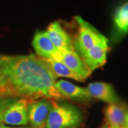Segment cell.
Wrapping results in <instances>:
<instances>
[{
    "instance_id": "obj_1",
    "label": "cell",
    "mask_w": 128,
    "mask_h": 128,
    "mask_svg": "<svg viewBox=\"0 0 128 128\" xmlns=\"http://www.w3.org/2000/svg\"><path fill=\"white\" fill-rule=\"evenodd\" d=\"M56 76L44 58L34 54L0 55V98L64 100Z\"/></svg>"
},
{
    "instance_id": "obj_2",
    "label": "cell",
    "mask_w": 128,
    "mask_h": 128,
    "mask_svg": "<svg viewBox=\"0 0 128 128\" xmlns=\"http://www.w3.org/2000/svg\"><path fill=\"white\" fill-rule=\"evenodd\" d=\"M82 122V114L76 107L51 101L46 128H78Z\"/></svg>"
},
{
    "instance_id": "obj_3",
    "label": "cell",
    "mask_w": 128,
    "mask_h": 128,
    "mask_svg": "<svg viewBox=\"0 0 128 128\" xmlns=\"http://www.w3.org/2000/svg\"><path fill=\"white\" fill-rule=\"evenodd\" d=\"M75 21L77 32L73 39V48L80 56L97 44L108 41L104 35L82 17L76 16Z\"/></svg>"
},
{
    "instance_id": "obj_4",
    "label": "cell",
    "mask_w": 128,
    "mask_h": 128,
    "mask_svg": "<svg viewBox=\"0 0 128 128\" xmlns=\"http://www.w3.org/2000/svg\"><path fill=\"white\" fill-rule=\"evenodd\" d=\"M32 101L20 98L14 102L6 104L2 115V124L13 126L28 124V108Z\"/></svg>"
},
{
    "instance_id": "obj_5",
    "label": "cell",
    "mask_w": 128,
    "mask_h": 128,
    "mask_svg": "<svg viewBox=\"0 0 128 128\" xmlns=\"http://www.w3.org/2000/svg\"><path fill=\"white\" fill-rule=\"evenodd\" d=\"M32 46L38 57L62 62L60 50L51 42L46 32H37L32 41Z\"/></svg>"
},
{
    "instance_id": "obj_6",
    "label": "cell",
    "mask_w": 128,
    "mask_h": 128,
    "mask_svg": "<svg viewBox=\"0 0 128 128\" xmlns=\"http://www.w3.org/2000/svg\"><path fill=\"white\" fill-rule=\"evenodd\" d=\"M51 100L39 99L32 101L28 108V123L32 128H46L51 107Z\"/></svg>"
},
{
    "instance_id": "obj_7",
    "label": "cell",
    "mask_w": 128,
    "mask_h": 128,
    "mask_svg": "<svg viewBox=\"0 0 128 128\" xmlns=\"http://www.w3.org/2000/svg\"><path fill=\"white\" fill-rule=\"evenodd\" d=\"M108 41H105L93 46L80 56L84 63L92 72L102 66L107 60V54L110 48Z\"/></svg>"
},
{
    "instance_id": "obj_8",
    "label": "cell",
    "mask_w": 128,
    "mask_h": 128,
    "mask_svg": "<svg viewBox=\"0 0 128 128\" xmlns=\"http://www.w3.org/2000/svg\"><path fill=\"white\" fill-rule=\"evenodd\" d=\"M46 32L51 42L60 51L74 50L72 37L59 22H55L50 24Z\"/></svg>"
},
{
    "instance_id": "obj_9",
    "label": "cell",
    "mask_w": 128,
    "mask_h": 128,
    "mask_svg": "<svg viewBox=\"0 0 128 128\" xmlns=\"http://www.w3.org/2000/svg\"><path fill=\"white\" fill-rule=\"evenodd\" d=\"M105 116L111 128H128V108L122 103L109 104L105 108Z\"/></svg>"
},
{
    "instance_id": "obj_10",
    "label": "cell",
    "mask_w": 128,
    "mask_h": 128,
    "mask_svg": "<svg viewBox=\"0 0 128 128\" xmlns=\"http://www.w3.org/2000/svg\"><path fill=\"white\" fill-rule=\"evenodd\" d=\"M55 88L64 99L87 102L91 100V97L86 88L79 87L64 80H60L55 83Z\"/></svg>"
},
{
    "instance_id": "obj_11",
    "label": "cell",
    "mask_w": 128,
    "mask_h": 128,
    "mask_svg": "<svg viewBox=\"0 0 128 128\" xmlns=\"http://www.w3.org/2000/svg\"><path fill=\"white\" fill-rule=\"evenodd\" d=\"M60 52L62 54V63L73 73L78 75L83 80L90 76L92 71L75 50H64Z\"/></svg>"
},
{
    "instance_id": "obj_12",
    "label": "cell",
    "mask_w": 128,
    "mask_h": 128,
    "mask_svg": "<svg viewBox=\"0 0 128 128\" xmlns=\"http://www.w3.org/2000/svg\"><path fill=\"white\" fill-rule=\"evenodd\" d=\"M86 89L91 98L104 101L109 104L120 103L119 98L110 84L102 82H92L88 86Z\"/></svg>"
},
{
    "instance_id": "obj_13",
    "label": "cell",
    "mask_w": 128,
    "mask_h": 128,
    "mask_svg": "<svg viewBox=\"0 0 128 128\" xmlns=\"http://www.w3.org/2000/svg\"><path fill=\"white\" fill-rule=\"evenodd\" d=\"M128 34V1L116 9L113 16V38L120 40Z\"/></svg>"
},
{
    "instance_id": "obj_14",
    "label": "cell",
    "mask_w": 128,
    "mask_h": 128,
    "mask_svg": "<svg viewBox=\"0 0 128 128\" xmlns=\"http://www.w3.org/2000/svg\"><path fill=\"white\" fill-rule=\"evenodd\" d=\"M44 59L46 61L47 65L49 66L50 70L55 75L56 78L62 76V77H66V78H72L77 81H84L78 75H76V73H73L71 70H70L64 63L60 62V61L52 60L45 59V58Z\"/></svg>"
},
{
    "instance_id": "obj_15",
    "label": "cell",
    "mask_w": 128,
    "mask_h": 128,
    "mask_svg": "<svg viewBox=\"0 0 128 128\" xmlns=\"http://www.w3.org/2000/svg\"><path fill=\"white\" fill-rule=\"evenodd\" d=\"M8 102L6 99H1L0 98V126L2 124V112H3V110L4 109L5 106L6 105Z\"/></svg>"
},
{
    "instance_id": "obj_16",
    "label": "cell",
    "mask_w": 128,
    "mask_h": 128,
    "mask_svg": "<svg viewBox=\"0 0 128 128\" xmlns=\"http://www.w3.org/2000/svg\"><path fill=\"white\" fill-rule=\"evenodd\" d=\"M0 128H32L31 127H21V128H14V127H8L4 124H2L0 126Z\"/></svg>"
},
{
    "instance_id": "obj_17",
    "label": "cell",
    "mask_w": 128,
    "mask_h": 128,
    "mask_svg": "<svg viewBox=\"0 0 128 128\" xmlns=\"http://www.w3.org/2000/svg\"><path fill=\"white\" fill-rule=\"evenodd\" d=\"M100 128H110V126H109V124L107 123L106 122H105L104 123L102 124Z\"/></svg>"
},
{
    "instance_id": "obj_18",
    "label": "cell",
    "mask_w": 128,
    "mask_h": 128,
    "mask_svg": "<svg viewBox=\"0 0 128 128\" xmlns=\"http://www.w3.org/2000/svg\"><path fill=\"white\" fill-rule=\"evenodd\" d=\"M110 128H111V127H110Z\"/></svg>"
}]
</instances>
